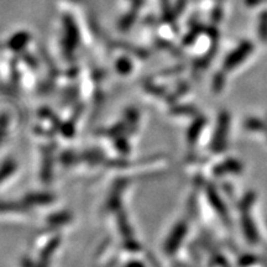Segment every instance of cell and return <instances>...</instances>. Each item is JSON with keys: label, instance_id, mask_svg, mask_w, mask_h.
Returning a JSON list of instances; mask_svg holds the SVG:
<instances>
[{"label": "cell", "instance_id": "16", "mask_svg": "<svg viewBox=\"0 0 267 267\" xmlns=\"http://www.w3.org/2000/svg\"><path fill=\"white\" fill-rule=\"evenodd\" d=\"M223 18V8L220 4H216L212 11V20L214 22H219Z\"/></svg>", "mask_w": 267, "mask_h": 267}, {"label": "cell", "instance_id": "4", "mask_svg": "<svg viewBox=\"0 0 267 267\" xmlns=\"http://www.w3.org/2000/svg\"><path fill=\"white\" fill-rule=\"evenodd\" d=\"M241 226H243L244 235H245L246 240L250 244H256L258 241V233L255 225L254 220L247 212H243V218H241Z\"/></svg>", "mask_w": 267, "mask_h": 267}, {"label": "cell", "instance_id": "12", "mask_svg": "<svg viewBox=\"0 0 267 267\" xmlns=\"http://www.w3.org/2000/svg\"><path fill=\"white\" fill-rule=\"evenodd\" d=\"M215 53H216V44L213 45V46L210 47L209 51H208L206 55H204L203 57H202L201 60L198 61V67H199V68H204V67H207L208 64H209L210 62H212L213 58H214Z\"/></svg>", "mask_w": 267, "mask_h": 267}, {"label": "cell", "instance_id": "11", "mask_svg": "<svg viewBox=\"0 0 267 267\" xmlns=\"http://www.w3.org/2000/svg\"><path fill=\"white\" fill-rule=\"evenodd\" d=\"M136 11L137 10L133 9V11H130V13H128L126 15L123 16V19L119 22L120 29H122L123 31H126L128 29H130L131 25H133L135 20H136Z\"/></svg>", "mask_w": 267, "mask_h": 267}, {"label": "cell", "instance_id": "17", "mask_svg": "<svg viewBox=\"0 0 267 267\" xmlns=\"http://www.w3.org/2000/svg\"><path fill=\"white\" fill-rule=\"evenodd\" d=\"M225 77H224L223 73H216L214 77V89L215 92H219L221 88H223L224 82H225Z\"/></svg>", "mask_w": 267, "mask_h": 267}, {"label": "cell", "instance_id": "3", "mask_svg": "<svg viewBox=\"0 0 267 267\" xmlns=\"http://www.w3.org/2000/svg\"><path fill=\"white\" fill-rule=\"evenodd\" d=\"M63 24L64 30H66V39H64V41H66V47L72 51L73 47L78 44L80 33H78V29L77 26H75L74 21H73V19L69 18V16H64Z\"/></svg>", "mask_w": 267, "mask_h": 267}, {"label": "cell", "instance_id": "10", "mask_svg": "<svg viewBox=\"0 0 267 267\" xmlns=\"http://www.w3.org/2000/svg\"><path fill=\"white\" fill-rule=\"evenodd\" d=\"M206 32V26H203V25L198 24V22H196L195 26L192 27V30L189 31V32L185 35L184 37V44H192V42L196 41V39L198 37L201 33Z\"/></svg>", "mask_w": 267, "mask_h": 267}, {"label": "cell", "instance_id": "7", "mask_svg": "<svg viewBox=\"0 0 267 267\" xmlns=\"http://www.w3.org/2000/svg\"><path fill=\"white\" fill-rule=\"evenodd\" d=\"M246 130L249 131H257V133H265L267 134V123L263 120L257 119V118H249L244 123Z\"/></svg>", "mask_w": 267, "mask_h": 267}, {"label": "cell", "instance_id": "2", "mask_svg": "<svg viewBox=\"0 0 267 267\" xmlns=\"http://www.w3.org/2000/svg\"><path fill=\"white\" fill-rule=\"evenodd\" d=\"M229 125H230V117L229 114L223 111L219 117L218 126H216V131L214 135V141H213V148L214 151H223L226 144L227 133H229Z\"/></svg>", "mask_w": 267, "mask_h": 267}, {"label": "cell", "instance_id": "18", "mask_svg": "<svg viewBox=\"0 0 267 267\" xmlns=\"http://www.w3.org/2000/svg\"><path fill=\"white\" fill-rule=\"evenodd\" d=\"M187 2L188 0H177L176 8H175V11H176L177 15H179V14L183 13L185 5H187Z\"/></svg>", "mask_w": 267, "mask_h": 267}, {"label": "cell", "instance_id": "13", "mask_svg": "<svg viewBox=\"0 0 267 267\" xmlns=\"http://www.w3.org/2000/svg\"><path fill=\"white\" fill-rule=\"evenodd\" d=\"M255 198H256V196H255L254 192H249L247 195L244 196V198L241 199V202H240L241 213L247 212V210L251 208V206L254 204V202H255Z\"/></svg>", "mask_w": 267, "mask_h": 267}, {"label": "cell", "instance_id": "19", "mask_svg": "<svg viewBox=\"0 0 267 267\" xmlns=\"http://www.w3.org/2000/svg\"><path fill=\"white\" fill-rule=\"evenodd\" d=\"M263 3H267V0H245V4L247 7H257V5L263 4Z\"/></svg>", "mask_w": 267, "mask_h": 267}, {"label": "cell", "instance_id": "9", "mask_svg": "<svg viewBox=\"0 0 267 267\" xmlns=\"http://www.w3.org/2000/svg\"><path fill=\"white\" fill-rule=\"evenodd\" d=\"M257 33L260 40L263 44H267V10L262 11L258 16V25H257Z\"/></svg>", "mask_w": 267, "mask_h": 267}, {"label": "cell", "instance_id": "15", "mask_svg": "<svg viewBox=\"0 0 267 267\" xmlns=\"http://www.w3.org/2000/svg\"><path fill=\"white\" fill-rule=\"evenodd\" d=\"M117 67H118V71H120L123 73L130 72V68H131L130 61H128L126 58H120V60L118 61Z\"/></svg>", "mask_w": 267, "mask_h": 267}, {"label": "cell", "instance_id": "8", "mask_svg": "<svg viewBox=\"0 0 267 267\" xmlns=\"http://www.w3.org/2000/svg\"><path fill=\"white\" fill-rule=\"evenodd\" d=\"M209 201H210V203H212V206L214 207V209L216 210V212L223 216L224 219L229 218L225 206H224V203L221 202V199L219 198V196L216 195V192L214 189H209Z\"/></svg>", "mask_w": 267, "mask_h": 267}, {"label": "cell", "instance_id": "14", "mask_svg": "<svg viewBox=\"0 0 267 267\" xmlns=\"http://www.w3.org/2000/svg\"><path fill=\"white\" fill-rule=\"evenodd\" d=\"M258 258L255 256V255H251V254H246V255H243L240 258H239L238 263L240 267H251L254 266L255 263H257Z\"/></svg>", "mask_w": 267, "mask_h": 267}, {"label": "cell", "instance_id": "5", "mask_svg": "<svg viewBox=\"0 0 267 267\" xmlns=\"http://www.w3.org/2000/svg\"><path fill=\"white\" fill-rule=\"evenodd\" d=\"M243 171V165L238 160H227L221 165L216 166L215 175H225V173H240Z\"/></svg>", "mask_w": 267, "mask_h": 267}, {"label": "cell", "instance_id": "1", "mask_svg": "<svg viewBox=\"0 0 267 267\" xmlns=\"http://www.w3.org/2000/svg\"><path fill=\"white\" fill-rule=\"evenodd\" d=\"M254 51V45L251 41L244 40L238 45V47L235 50H233L229 55L226 56L225 61H224V69L225 71H232L239 64L243 63L245 61L246 57H249L251 55V52Z\"/></svg>", "mask_w": 267, "mask_h": 267}, {"label": "cell", "instance_id": "6", "mask_svg": "<svg viewBox=\"0 0 267 267\" xmlns=\"http://www.w3.org/2000/svg\"><path fill=\"white\" fill-rule=\"evenodd\" d=\"M30 40V35L26 32V31H21V32L15 33V35L11 37V40L9 41V46L15 51H19L21 50L25 45L27 44Z\"/></svg>", "mask_w": 267, "mask_h": 267}]
</instances>
